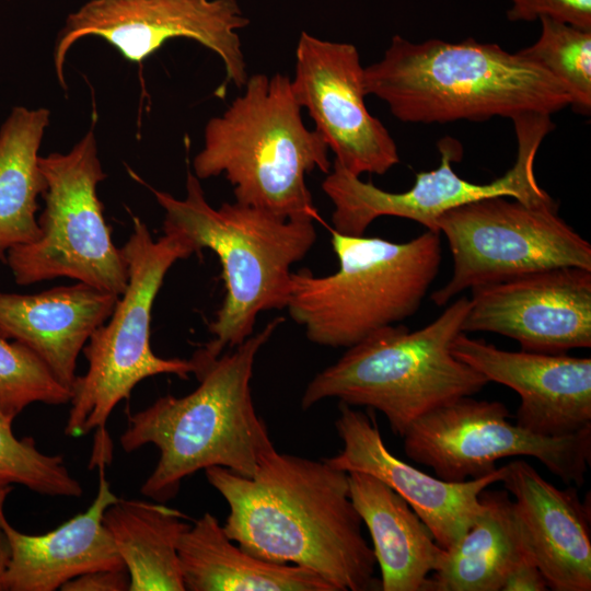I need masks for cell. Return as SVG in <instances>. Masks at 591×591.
Masks as SVG:
<instances>
[{"label": "cell", "mask_w": 591, "mask_h": 591, "mask_svg": "<svg viewBox=\"0 0 591 591\" xmlns=\"http://www.w3.org/2000/svg\"><path fill=\"white\" fill-rule=\"evenodd\" d=\"M11 558V547L8 535L0 523V591H4V579Z\"/></svg>", "instance_id": "32"}, {"label": "cell", "mask_w": 591, "mask_h": 591, "mask_svg": "<svg viewBox=\"0 0 591 591\" xmlns=\"http://www.w3.org/2000/svg\"><path fill=\"white\" fill-rule=\"evenodd\" d=\"M208 483L224 498L225 534L251 555L308 568L334 591L381 590L376 560L349 496L348 473L324 461L263 454L252 477L207 467Z\"/></svg>", "instance_id": "1"}, {"label": "cell", "mask_w": 591, "mask_h": 591, "mask_svg": "<svg viewBox=\"0 0 591 591\" xmlns=\"http://www.w3.org/2000/svg\"><path fill=\"white\" fill-rule=\"evenodd\" d=\"M512 121L517 138L515 161L502 176L486 184L470 182L453 171L451 163L461 160L462 147L450 137L438 143L440 165L418 172L414 185L401 193L383 190L371 182H363L334 161L322 182V189L334 206L332 230L359 236L375 219L390 216L413 220L429 231L439 232L441 216L479 199L507 196L524 204L553 200L538 185L534 174L538 148L554 128L551 115L530 113Z\"/></svg>", "instance_id": "11"}, {"label": "cell", "mask_w": 591, "mask_h": 591, "mask_svg": "<svg viewBox=\"0 0 591 591\" xmlns=\"http://www.w3.org/2000/svg\"><path fill=\"white\" fill-rule=\"evenodd\" d=\"M177 555L188 591H334L308 568L270 563L245 552L210 512L182 534Z\"/></svg>", "instance_id": "22"}, {"label": "cell", "mask_w": 591, "mask_h": 591, "mask_svg": "<svg viewBox=\"0 0 591 591\" xmlns=\"http://www.w3.org/2000/svg\"><path fill=\"white\" fill-rule=\"evenodd\" d=\"M250 24L236 0H90L69 14L57 36L54 63L59 84L65 80L66 56L86 36H99L132 62H142L172 38L193 39L222 60L227 84L247 81V70L237 30Z\"/></svg>", "instance_id": "13"}, {"label": "cell", "mask_w": 591, "mask_h": 591, "mask_svg": "<svg viewBox=\"0 0 591 591\" xmlns=\"http://www.w3.org/2000/svg\"><path fill=\"white\" fill-rule=\"evenodd\" d=\"M46 179L40 233L11 248L5 263L21 286L67 277L120 296L128 283V265L97 197L106 178L93 129L68 153L39 157Z\"/></svg>", "instance_id": "9"}, {"label": "cell", "mask_w": 591, "mask_h": 591, "mask_svg": "<svg viewBox=\"0 0 591 591\" xmlns=\"http://www.w3.org/2000/svg\"><path fill=\"white\" fill-rule=\"evenodd\" d=\"M338 410L335 428L343 449L324 461L346 473L362 472L382 480L408 502L444 549L455 544L478 519L483 511L480 493L501 482L505 475L502 466L464 482L433 477L389 451L372 413L341 402Z\"/></svg>", "instance_id": "16"}, {"label": "cell", "mask_w": 591, "mask_h": 591, "mask_svg": "<svg viewBox=\"0 0 591 591\" xmlns=\"http://www.w3.org/2000/svg\"><path fill=\"white\" fill-rule=\"evenodd\" d=\"M509 417L501 402L463 396L415 420L402 437L404 451L447 482L483 477L498 468V460L526 455L566 485L584 484L591 463V428L546 437L511 424Z\"/></svg>", "instance_id": "12"}, {"label": "cell", "mask_w": 591, "mask_h": 591, "mask_svg": "<svg viewBox=\"0 0 591 591\" xmlns=\"http://www.w3.org/2000/svg\"><path fill=\"white\" fill-rule=\"evenodd\" d=\"M364 68L348 43L302 32L296 49L292 91L315 130L350 173L385 174L399 162L396 143L364 103Z\"/></svg>", "instance_id": "14"}, {"label": "cell", "mask_w": 591, "mask_h": 591, "mask_svg": "<svg viewBox=\"0 0 591 591\" xmlns=\"http://www.w3.org/2000/svg\"><path fill=\"white\" fill-rule=\"evenodd\" d=\"M118 298L80 281L33 294L0 292V336L30 348L71 391L80 352Z\"/></svg>", "instance_id": "20"}, {"label": "cell", "mask_w": 591, "mask_h": 591, "mask_svg": "<svg viewBox=\"0 0 591 591\" xmlns=\"http://www.w3.org/2000/svg\"><path fill=\"white\" fill-rule=\"evenodd\" d=\"M63 386L40 358L23 344L0 336V413L14 418L33 403L69 404Z\"/></svg>", "instance_id": "28"}, {"label": "cell", "mask_w": 591, "mask_h": 591, "mask_svg": "<svg viewBox=\"0 0 591 591\" xmlns=\"http://www.w3.org/2000/svg\"><path fill=\"white\" fill-rule=\"evenodd\" d=\"M507 18L511 22L552 19L591 30V0H509Z\"/></svg>", "instance_id": "29"}, {"label": "cell", "mask_w": 591, "mask_h": 591, "mask_svg": "<svg viewBox=\"0 0 591 591\" xmlns=\"http://www.w3.org/2000/svg\"><path fill=\"white\" fill-rule=\"evenodd\" d=\"M468 306L470 299L461 297L422 328L390 325L347 348L309 382L302 409L325 398L366 406L381 412L403 437L422 415L480 392L488 380L451 352Z\"/></svg>", "instance_id": "7"}, {"label": "cell", "mask_w": 591, "mask_h": 591, "mask_svg": "<svg viewBox=\"0 0 591 591\" xmlns=\"http://www.w3.org/2000/svg\"><path fill=\"white\" fill-rule=\"evenodd\" d=\"M106 464L96 465L99 488L91 506L45 534H25L8 522L3 505L11 486L0 488V523L11 547L4 591H55L88 571L126 568L103 524L105 510L118 499L106 479Z\"/></svg>", "instance_id": "19"}, {"label": "cell", "mask_w": 591, "mask_h": 591, "mask_svg": "<svg viewBox=\"0 0 591 591\" xmlns=\"http://www.w3.org/2000/svg\"><path fill=\"white\" fill-rule=\"evenodd\" d=\"M547 582L531 556L521 558L509 572L501 591H545Z\"/></svg>", "instance_id": "31"}, {"label": "cell", "mask_w": 591, "mask_h": 591, "mask_svg": "<svg viewBox=\"0 0 591 591\" xmlns=\"http://www.w3.org/2000/svg\"><path fill=\"white\" fill-rule=\"evenodd\" d=\"M364 90L404 123L552 115L571 104L564 86L519 51L467 38L413 43L395 35L383 58L364 68Z\"/></svg>", "instance_id": "3"}, {"label": "cell", "mask_w": 591, "mask_h": 591, "mask_svg": "<svg viewBox=\"0 0 591 591\" xmlns=\"http://www.w3.org/2000/svg\"><path fill=\"white\" fill-rule=\"evenodd\" d=\"M501 479L528 552L554 591L591 590L590 507L575 487L559 489L523 460L505 465Z\"/></svg>", "instance_id": "18"}, {"label": "cell", "mask_w": 591, "mask_h": 591, "mask_svg": "<svg viewBox=\"0 0 591 591\" xmlns=\"http://www.w3.org/2000/svg\"><path fill=\"white\" fill-rule=\"evenodd\" d=\"M453 259L450 280L431 293L447 305L466 289L566 266L591 269V245L558 215L553 200L524 204L507 196L472 201L438 221Z\"/></svg>", "instance_id": "10"}, {"label": "cell", "mask_w": 591, "mask_h": 591, "mask_svg": "<svg viewBox=\"0 0 591 591\" xmlns=\"http://www.w3.org/2000/svg\"><path fill=\"white\" fill-rule=\"evenodd\" d=\"M148 187L164 210L163 232H177L196 253L208 248L220 260L225 297L208 326L213 338L198 349L217 358L254 334L259 313L286 308L291 267L314 245L315 220L283 219L236 200L213 208L190 171L183 199Z\"/></svg>", "instance_id": "4"}, {"label": "cell", "mask_w": 591, "mask_h": 591, "mask_svg": "<svg viewBox=\"0 0 591 591\" xmlns=\"http://www.w3.org/2000/svg\"><path fill=\"white\" fill-rule=\"evenodd\" d=\"M451 352L488 382L521 397L517 425L546 437H565L591 428V358L507 351L460 333Z\"/></svg>", "instance_id": "17"}, {"label": "cell", "mask_w": 591, "mask_h": 591, "mask_svg": "<svg viewBox=\"0 0 591 591\" xmlns=\"http://www.w3.org/2000/svg\"><path fill=\"white\" fill-rule=\"evenodd\" d=\"M479 500L478 519L444 549L422 591H501L514 565L530 556L508 491L486 488Z\"/></svg>", "instance_id": "23"}, {"label": "cell", "mask_w": 591, "mask_h": 591, "mask_svg": "<svg viewBox=\"0 0 591 591\" xmlns=\"http://www.w3.org/2000/svg\"><path fill=\"white\" fill-rule=\"evenodd\" d=\"M349 496L369 530L383 591H422L444 548L408 502L373 475L348 473Z\"/></svg>", "instance_id": "21"}, {"label": "cell", "mask_w": 591, "mask_h": 591, "mask_svg": "<svg viewBox=\"0 0 591 591\" xmlns=\"http://www.w3.org/2000/svg\"><path fill=\"white\" fill-rule=\"evenodd\" d=\"M537 40L519 53L552 74L567 91L571 106L591 111V30L547 18L538 20Z\"/></svg>", "instance_id": "26"}, {"label": "cell", "mask_w": 591, "mask_h": 591, "mask_svg": "<svg viewBox=\"0 0 591 591\" xmlns=\"http://www.w3.org/2000/svg\"><path fill=\"white\" fill-rule=\"evenodd\" d=\"M245 91L205 127L194 175L223 174L235 200L283 219H317L305 175L332 164L321 135L308 129L291 79L280 72L247 78Z\"/></svg>", "instance_id": "5"}, {"label": "cell", "mask_w": 591, "mask_h": 591, "mask_svg": "<svg viewBox=\"0 0 591 591\" xmlns=\"http://www.w3.org/2000/svg\"><path fill=\"white\" fill-rule=\"evenodd\" d=\"M12 422L0 413V488L19 484L45 496L81 497L83 488L63 457L40 452L32 437L16 438Z\"/></svg>", "instance_id": "27"}, {"label": "cell", "mask_w": 591, "mask_h": 591, "mask_svg": "<svg viewBox=\"0 0 591 591\" xmlns=\"http://www.w3.org/2000/svg\"><path fill=\"white\" fill-rule=\"evenodd\" d=\"M439 232L407 242L346 235L332 230L338 268L315 276L291 274L286 309L314 344L349 348L374 332L414 315L442 258Z\"/></svg>", "instance_id": "6"}, {"label": "cell", "mask_w": 591, "mask_h": 591, "mask_svg": "<svg viewBox=\"0 0 591 591\" xmlns=\"http://www.w3.org/2000/svg\"><path fill=\"white\" fill-rule=\"evenodd\" d=\"M283 317H276L241 345L209 358L198 349L190 360L198 386L187 395L159 397L128 415L120 436L125 452L147 444L160 451L140 493L154 501L173 499L183 479L211 466L252 477L263 454L275 449L257 415L251 390L256 356Z\"/></svg>", "instance_id": "2"}, {"label": "cell", "mask_w": 591, "mask_h": 591, "mask_svg": "<svg viewBox=\"0 0 591 591\" xmlns=\"http://www.w3.org/2000/svg\"><path fill=\"white\" fill-rule=\"evenodd\" d=\"M189 517L163 502L117 499L103 524L129 573V591H185L177 545Z\"/></svg>", "instance_id": "24"}, {"label": "cell", "mask_w": 591, "mask_h": 591, "mask_svg": "<svg viewBox=\"0 0 591 591\" xmlns=\"http://www.w3.org/2000/svg\"><path fill=\"white\" fill-rule=\"evenodd\" d=\"M130 578L126 568L99 569L67 581L62 591H129Z\"/></svg>", "instance_id": "30"}, {"label": "cell", "mask_w": 591, "mask_h": 591, "mask_svg": "<svg viewBox=\"0 0 591 591\" xmlns=\"http://www.w3.org/2000/svg\"><path fill=\"white\" fill-rule=\"evenodd\" d=\"M471 291L463 333L500 334L546 355L591 347V269L557 267Z\"/></svg>", "instance_id": "15"}, {"label": "cell", "mask_w": 591, "mask_h": 591, "mask_svg": "<svg viewBox=\"0 0 591 591\" xmlns=\"http://www.w3.org/2000/svg\"><path fill=\"white\" fill-rule=\"evenodd\" d=\"M128 283L109 318L82 349L89 367L72 387L65 434L79 438L96 430V444L108 445L105 425L115 406L129 398L142 380L174 374L188 379L190 359L162 358L150 346L151 311L170 268L196 250L184 235L166 231L153 240L147 224L132 217V232L121 247Z\"/></svg>", "instance_id": "8"}, {"label": "cell", "mask_w": 591, "mask_h": 591, "mask_svg": "<svg viewBox=\"0 0 591 591\" xmlns=\"http://www.w3.org/2000/svg\"><path fill=\"white\" fill-rule=\"evenodd\" d=\"M49 111L12 109L0 128V260L39 233L37 198L46 189L38 150L49 124Z\"/></svg>", "instance_id": "25"}]
</instances>
